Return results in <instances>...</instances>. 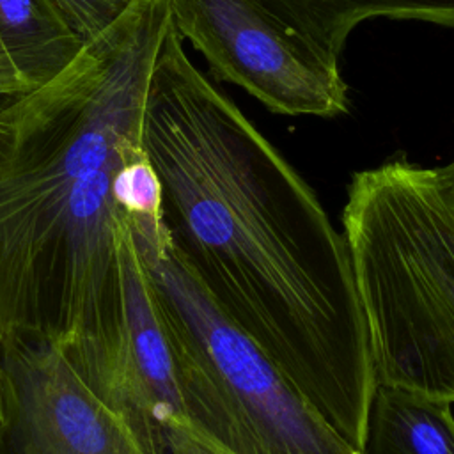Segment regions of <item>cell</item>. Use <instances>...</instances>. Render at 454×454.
<instances>
[{
    "label": "cell",
    "instance_id": "1",
    "mask_svg": "<svg viewBox=\"0 0 454 454\" xmlns=\"http://www.w3.org/2000/svg\"><path fill=\"white\" fill-rule=\"evenodd\" d=\"M172 245L211 300L360 454L376 380L351 259L309 183L172 23L142 119Z\"/></svg>",
    "mask_w": 454,
    "mask_h": 454
},
{
    "label": "cell",
    "instance_id": "2",
    "mask_svg": "<svg viewBox=\"0 0 454 454\" xmlns=\"http://www.w3.org/2000/svg\"><path fill=\"white\" fill-rule=\"evenodd\" d=\"M167 0H135L51 82L0 106V339L21 330L62 349L119 314L124 215L114 176L142 153Z\"/></svg>",
    "mask_w": 454,
    "mask_h": 454
},
{
    "label": "cell",
    "instance_id": "3",
    "mask_svg": "<svg viewBox=\"0 0 454 454\" xmlns=\"http://www.w3.org/2000/svg\"><path fill=\"white\" fill-rule=\"evenodd\" d=\"M340 222L376 385L454 404V207L434 168L355 172Z\"/></svg>",
    "mask_w": 454,
    "mask_h": 454
},
{
    "label": "cell",
    "instance_id": "4",
    "mask_svg": "<svg viewBox=\"0 0 454 454\" xmlns=\"http://www.w3.org/2000/svg\"><path fill=\"white\" fill-rule=\"evenodd\" d=\"M124 218L165 323L186 420L231 454H358L225 317L163 220Z\"/></svg>",
    "mask_w": 454,
    "mask_h": 454
},
{
    "label": "cell",
    "instance_id": "5",
    "mask_svg": "<svg viewBox=\"0 0 454 454\" xmlns=\"http://www.w3.org/2000/svg\"><path fill=\"white\" fill-rule=\"evenodd\" d=\"M170 23L207 62L280 115L337 117L349 110L339 60L271 14L259 0H167Z\"/></svg>",
    "mask_w": 454,
    "mask_h": 454
},
{
    "label": "cell",
    "instance_id": "6",
    "mask_svg": "<svg viewBox=\"0 0 454 454\" xmlns=\"http://www.w3.org/2000/svg\"><path fill=\"white\" fill-rule=\"evenodd\" d=\"M62 353L124 420L144 454H167V427L174 419H186L184 406L165 323L128 225L119 247V314L114 325L105 335Z\"/></svg>",
    "mask_w": 454,
    "mask_h": 454
},
{
    "label": "cell",
    "instance_id": "7",
    "mask_svg": "<svg viewBox=\"0 0 454 454\" xmlns=\"http://www.w3.org/2000/svg\"><path fill=\"white\" fill-rule=\"evenodd\" d=\"M0 454H144L124 420L35 330L0 339Z\"/></svg>",
    "mask_w": 454,
    "mask_h": 454
},
{
    "label": "cell",
    "instance_id": "8",
    "mask_svg": "<svg viewBox=\"0 0 454 454\" xmlns=\"http://www.w3.org/2000/svg\"><path fill=\"white\" fill-rule=\"evenodd\" d=\"M325 55L339 60L353 28L371 18L454 28V0H259Z\"/></svg>",
    "mask_w": 454,
    "mask_h": 454
},
{
    "label": "cell",
    "instance_id": "9",
    "mask_svg": "<svg viewBox=\"0 0 454 454\" xmlns=\"http://www.w3.org/2000/svg\"><path fill=\"white\" fill-rule=\"evenodd\" d=\"M0 41L28 92L59 76L85 44L51 0H0Z\"/></svg>",
    "mask_w": 454,
    "mask_h": 454
},
{
    "label": "cell",
    "instance_id": "10",
    "mask_svg": "<svg viewBox=\"0 0 454 454\" xmlns=\"http://www.w3.org/2000/svg\"><path fill=\"white\" fill-rule=\"evenodd\" d=\"M360 454H454V404L378 385Z\"/></svg>",
    "mask_w": 454,
    "mask_h": 454
},
{
    "label": "cell",
    "instance_id": "11",
    "mask_svg": "<svg viewBox=\"0 0 454 454\" xmlns=\"http://www.w3.org/2000/svg\"><path fill=\"white\" fill-rule=\"evenodd\" d=\"M112 200L126 216L161 220V183L144 151L122 163L115 172Z\"/></svg>",
    "mask_w": 454,
    "mask_h": 454
},
{
    "label": "cell",
    "instance_id": "12",
    "mask_svg": "<svg viewBox=\"0 0 454 454\" xmlns=\"http://www.w3.org/2000/svg\"><path fill=\"white\" fill-rule=\"evenodd\" d=\"M87 43L110 28L135 0H51Z\"/></svg>",
    "mask_w": 454,
    "mask_h": 454
},
{
    "label": "cell",
    "instance_id": "13",
    "mask_svg": "<svg viewBox=\"0 0 454 454\" xmlns=\"http://www.w3.org/2000/svg\"><path fill=\"white\" fill-rule=\"evenodd\" d=\"M167 454H231L186 419H174L167 427Z\"/></svg>",
    "mask_w": 454,
    "mask_h": 454
},
{
    "label": "cell",
    "instance_id": "14",
    "mask_svg": "<svg viewBox=\"0 0 454 454\" xmlns=\"http://www.w3.org/2000/svg\"><path fill=\"white\" fill-rule=\"evenodd\" d=\"M28 92L25 83L21 82L20 74L16 73L14 66L11 64L2 41H0V106L9 103L11 99Z\"/></svg>",
    "mask_w": 454,
    "mask_h": 454
},
{
    "label": "cell",
    "instance_id": "15",
    "mask_svg": "<svg viewBox=\"0 0 454 454\" xmlns=\"http://www.w3.org/2000/svg\"><path fill=\"white\" fill-rule=\"evenodd\" d=\"M434 174H436V179H438L442 190L445 192V195L449 197V200L454 207V158L443 167H434Z\"/></svg>",
    "mask_w": 454,
    "mask_h": 454
}]
</instances>
